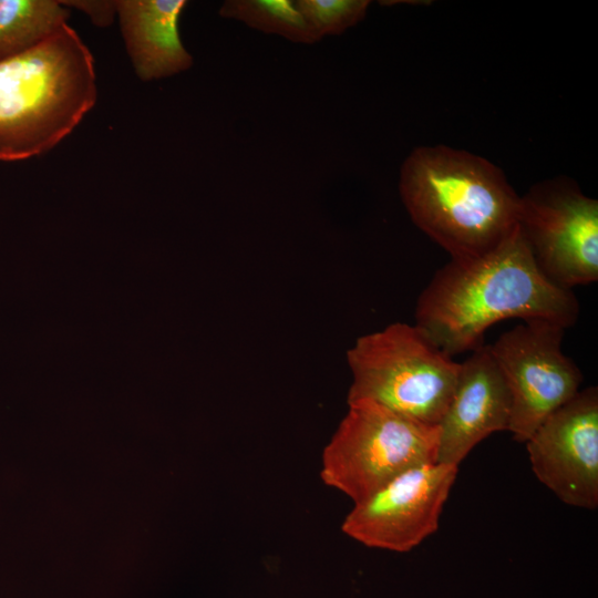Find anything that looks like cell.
I'll return each instance as SVG.
<instances>
[{
    "instance_id": "cell-1",
    "label": "cell",
    "mask_w": 598,
    "mask_h": 598,
    "mask_svg": "<svg viewBox=\"0 0 598 598\" xmlns=\"http://www.w3.org/2000/svg\"><path fill=\"white\" fill-rule=\"evenodd\" d=\"M578 317L573 290L542 274L517 227L487 254L440 268L417 298L414 324L453 358L483 344L485 331L501 320H546L567 329Z\"/></svg>"
},
{
    "instance_id": "cell-2",
    "label": "cell",
    "mask_w": 598,
    "mask_h": 598,
    "mask_svg": "<svg viewBox=\"0 0 598 598\" xmlns=\"http://www.w3.org/2000/svg\"><path fill=\"white\" fill-rule=\"evenodd\" d=\"M399 190L412 221L451 259L487 254L517 228L520 196L496 165L467 151L414 148Z\"/></svg>"
},
{
    "instance_id": "cell-3",
    "label": "cell",
    "mask_w": 598,
    "mask_h": 598,
    "mask_svg": "<svg viewBox=\"0 0 598 598\" xmlns=\"http://www.w3.org/2000/svg\"><path fill=\"white\" fill-rule=\"evenodd\" d=\"M96 95L93 56L68 23L35 48L0 60V161L54 147Z\"/></svg>"
},
{
    "instance_id": "cell-4",
    "label": "cell",
    "mask_w": 598,
    "mask_h": 598,
    "mask_svg": "<svg viewBox=\"0 0 598 598\" xmlns=\"http://www.w3.org/2000/svg\"><path fill=\"white\" fill-rule=\"evenodd\" d=\"M347 362L352 374L348 402L371 400L429 425L441 422L460 370L420 328L403 322L358 338Z\"/></svg>"
},
{
    "instance_id": "cell-5",
    "label": "cell",
    "mask_w": 598,
    "mask_h": 598,
    "mask_svg": "<svg viewBox=\"0 0 598 598\" xmlns=\"http://www.w3.org/2000/svg\"><path fill=\"white\" fill-rule=\"evenodd\" d=\"M439 425L399 414L371 400L348 402V412L322 453L320 477L354 503L400 473L437 462Z\"/></svg>"
},
{
    "instance_id": "cell-6",
    "label": "cell",
    "mask_w": 598,
    "mask_h": 598,
    "mask_svg": "<svg viewBox=\"0 0 598 598\" xmlns=\"http://www.w3.org/2000/svg\"><path fill=\"white\" fill-rule=\"evenodd\" d=\"M518 230L544 276L573 290L598 280V200L575 182L534 185L519 198Z\"/></svg>"
},
{
    "instance_id": "cell-7",
    "label": "cell",
    "mask_w": 598,
    "mask_h": 598,
    "mask_svg": "<svg viewBox=\"0 0 598 598\" xmlns=\"http://www.w3.org/2000/svg\"><path fill=\"white\" fill-rule=\"evenodd\" d=\"M566 328L529 320L503 332L489 344L512 399L508 431L525 443L542 422L568 402L584 375L561 349Z\"/></svg>"
},
{
    "instance_id": "cell-8",
    "label": "cell",
    "mask_w": 598,
    "mask_h": 598,
    "mask_svg": "<svg viewBox=\"0 0 598 598\" xmlns=\"http://www.w3.org/2000/svg\"><path fill=\"white\" fill-rule=\"evenodd\" d=\"M457 473L441 462L411 467L354 503L341 529L371 548L409 551L437 530Z\"/></svg>"
},
{
    "instance_id": "cell-9",
    "label": "cell",
    "mask_w": 598,
    "mask_h": 598,
    "mask_svg": "<svg viewBox=\"0 0 598 598\" xmlns=\"http://www.w3.org/2000/svg\"><path fill=\"white\" fill-rule=\"evenodd\" d=\"M539 482L567 505L598 506V389L579 390L525 442Z\"/></svg>"
},
{
    "instance_id": "cell-10",
    "label": "cell",
    "mask_w": 598,
    "mask_h": 598,
    "mask_svg": "<svg viewBox=\"0 0 598 598\" xmlns=\"http://www.w3.org/2000/svg\"><path fill=\"white\" fill-rule=\"evenodd\" d=\"M512 399L489 344L460 363L455 389L439 423L437 462L460 465L494 432L508 431Z\"/></svg>"
},
{
    "instance_id": "cell-11",
    "label": "cell",
    "mask_w": 598,
    "mask_h": 598,
    "mask_svg": "<svg viewBox=\"0 0 598 598\" xmlns=\"http://www.w3.org/2000/svg\"><path fill=\"white\" fill-rule=\"evenodd\" d=\"M117 17L137 76L158 80L188 70L193 56L178 31L185 0H120Z\"/></svg>"
},
{
    "instance_id": "cell-12",
    "label": "cell",
    "mask_w": 598,
    "mask_h": 598,
    "mask_svg": "<svg viewBox=\"0 0 598 598\" xmlns=\"http://www.w3.org/2000/svg\"><path fill=\"white\" fill-rule=\"evenodd\" d=\"M68 18L61 1L0 0V60L41 44L66 24Z\"/></svg>"
},
{
    "instance_id": "cell-13",
    "label": "cell",
    "mask_w": 598,
    "mask_h": 598,
    "mask_svg": "<svg viewBox=\"0 0 598 598\" xmlns=\"http://www.w3.org/2000/svg\"><path fill=\"white\" fill-rule=\"evenodd\" d=\"M219 16L292 42L311 44L319 41L290 0H227L221 4Z\"/></svg>"
},
{
    "instance_id": "cell-14",
    "label": "cell",
    "mask_w": 598,
    "mask_h": 598,
    "mask_svg": "<svg viewBox=\"0 0 598 598\" xmlns=\"http://www.w3.org/2000/svg\"><path fill=\"white\" fill-rule=\"evenodd\" d=\"M293 3L319 40L355 25L370 6L368 0H297Z\"/></svg>"
},
{
    "instance_id": "cell-15",
    "label": "cell",
    "mask_w": 598,
    "mask_h": 598,
    "mask_svg": "<svg viewBox=\"0 0 598 598\" xmlns=\"http://www.w3.org/2000/svg\"><path fill=\"white\" fill-rule=\"evenodd\" d=\"M65 7H74L86 13L99 27L110 25L117 14L116 1L110 0H75L61 1Z\"/></svg>"
}]
</instances>
